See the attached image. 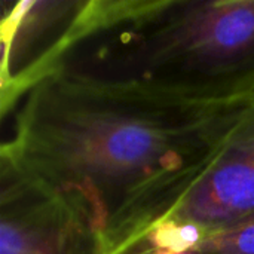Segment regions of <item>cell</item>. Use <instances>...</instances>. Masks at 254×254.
Segmentation results:
<instances>
[{"instance_id":"cell-7","label":"cell","mask_w":254,"mask_h":254,"mask_svg":"<svg viewBox=\"0 0 254 254\" xmlns=\"http://www.w3.org/2000/svg\"><path fill=\"white\" fill-rule=\"evenodd\" d=\"M101 254H110V253H109V250L106 249V250H104V252H103V253H101Z\"/></svg>"},{"instance_id":"cell-3","label":"cell","mask_w":254,"mask_h":254,"mask_svg":"<svg viewBox=\"0 0 254 254\" xmlns=\"http://www.w3.org/2000/svg\"><path fill=\"white\" fill-rule=\"evenodd\" d=\"M106 249L74 205L0 159V254H101Z\"/></svg>"},{"instance_id":"cell-5","label":"cell","mask_w":254,"mask_h":254,"mask_svg":"<svg viewBox=\"0 0 254 254\" xmlns=\"http://www.w3.org/2000/svg\"><path fill=\"white\" fill-rule=\"evenodd\" d=\"M0 21L1 116L9 113L61 49L86 0L7 3Z\"/></svg>"},{"instance_id":"cell-1","label":"cell","mask_w":254,"mask_h":254,"mask_svg":"<svg viewBox=\"0 0 254 254\" xmlns=\"http://www.w3.org/2000/svg\"><path fill=\"white\" fill-rule=\"evenodd\" d=\"M253 97L185 101L52 71L9 112L0 159L74 205L113 253L174 204Z\"/></svg>"},{"instance_id":"cell-6","label":"cell","mask_w":254,"mask_h":254,"mask_svg":"<svg viewBox=\"0 0 254 254\" xmlns=\"http://www.w3.org/2000/svg\"><path fill=\"white\" fill-rule=\"evenodd\" d=\"M198 254H254V213L226 226L205 231Z\"/></svg>"},{"instance_id":"cell-2","label":"cell","mask_w":254,"mask_h":254,"mask_svg":"<svg viewBox=\"0 0 254 254\" xmlns=\"http://www.w3.org/2000/svg\"><path fill=\"white\" fill-rule=\"evenodd\" d=\"M52 71L185 101L254 94V0H88L37 80Z\"/></svg>"},{"instance_id":"cell-4","label":"cell","mask_w":254,"mask_h":254,"mask_svg":"<svg viewBox=\"0 0 254 254\" xmlns=\"http://www.w3.org/2000/svg\"><path fill=\"white\" fill-rule=\"evenodd\" d=\"M253 213L254 97L211 158L156 222L176 220L210 231Z\"/></svg>"}]
</instances>
